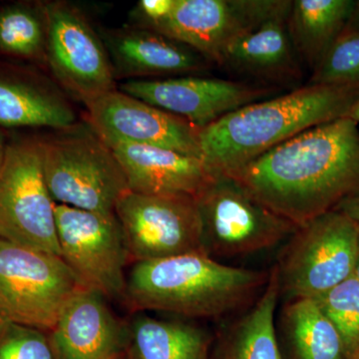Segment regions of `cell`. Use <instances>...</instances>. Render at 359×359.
Masks as SVG:
<instances>
[{
	"instance_id": "44dd1931",
	"label": "cell",
	"mask_w": 359,
	"mask_h": 359,
	"mask_svg": "<svg viewBox=\"0 0 359 359\" xmlns=\"http://www.w3.org/2000/svg\"><path fill=\"white\" fill-rule=\"evenodd\" d=\"M126 332L129 359H205L209 346L208 334L197 325L145 313H133Z\"/></svg>"
},
{
	"instance_id": "ffe728a7",
	"label": "cell",
	"mask_w": 359,
	"mask_h": 359,
	"mask_svg": "<svg viewBox=\"0 0 359 359\" xmlns=\"http://www.w3.org/2000/svg\"><path fill=\"white\" fill-rule=\"evenodd\" d=\"M354 0H292L287 27L302 63L311 72L351 20Z\"/></svg>"
},
{
	"instance_id": "4dcf8cb0",
	"label": "cell",
	"mask_w": 359,
	"mask_h": 359,
	"mask_svg": "<svg viewBox=\"0 0 359 359\" xmlns=\"http://www.w3.org/2000/svg\"><path fill=\"white\" fill-rule=\"evenodd\" d=\"M6 139H4V134L0 132V170L4 165V159H6Z\"/></svg>"
},
{
	"instance_id": "484cf974",
	"label": "cell",
	"mask_w": 359,
	"mask_h": 359,
	"mask_svg": "<svg viewBox=\"0 0 359 359\" xmlns=\"http://www.w3.org/2000/svg\"><path fill=\"white\" fill-rule=\"evenodd\" d=\"M309 83L359 87V32L346 28L311 72Z\"/></svg>"
},
{
	"instance_id": "83f0119b",
	"label": "cell",
	"mask_w": 359,
	"mask_h": 359,
	"mask_svg": "<svg viewBox=\"0 0 359 359\" xmlns=\"http://www.w3.org/2000/svg\"><path fill=\"white\" fill-rule=\"evenodd\" d=\"M175 0H141L132 11L134 25L154 30L173 9Z\"/></svg>"
},
{
	"instance_id": "f546056e",
	"label": "cell",
	"mask_w": 359,
	"mask_h": 359,
	"mask_svg": "<svg viewBox=\"0 0 359 359\" xmlns=\"http://www.w3.org/2000/svg\"><path fill=\"white\" fill-rule=\"evenodd\" d=\"M347 28L353 30V32H359V0L355 1V6H354Z\"/></svg>"
},
{
	"instance_id": "5bb4252c",
	"label": "cell",
	"mask_w": 359,
	"mask_h": 359,
	"mask_svg": "<svg viewBox=\"0 0 359 359\" xmlns=\"http://www.w3.org/2000/svg\"><path fill=\"white\" fill-rule=\"evenodd\" d=\"M86 121L107 145L153 146L202 158L199 128L118 89L87 107Z\"/></svg>"
},
{
	"instance_id": "9a60e30c",
	"label": "cell",
	"mask_w": 359,
	"mask_h": 359,
	"mask_svg": "<svg viewBox=\"0 0 359 359\" xmlns=\"http://www.w3.org/2000/svg\"><path fill=\"white\" fill-rule=\"evenodd\" d=\"M107 297L82 287L73 294L49 334L58 359H118L126 351V323Z\"/></svg>"
},
{
	"instance_id": "cb8c5ba5",
	"label": "cell",
	"mask_w": 359,
	"mask_h": 359,
	"mask_svg": "<svg viewBox=\"0 0 359 359\" xmlns=\"http://www.w3.org/2000/svg\"><path fill=\"white\" fill-rule=\"evenodd\" d=\"M45 2L14 4L0 8V52L46 63Z\"/></svg>"
},
{
	"instance_id": "ac0fdd59",
	"label": "cell",
	"mask_w": 359,
	"mask_h": 359,
	"mask_svg": "<svg viewBox=\"0 0 359 359\" xmlns=\"http://www.w3.org/2000/svg\"><path fill=\"white\" fill-rule=\"evenodd\" d=\"M290 4L287 0L280 11L231 45L222 66L264 83L301 81L302 63L287 27Z\"/></svg>"
},
{
	"instance_id": "8992f818",
	"label": "cell",
	"mask_w": 359,
	"mask_h": 359,
	"mask_svg": "<svg viewBox=\"0 0 359 359\" xmlns=\"http://www.w3.org/2000/svg\"><path fill=\"white\" fill-rule=\"evenodd\" d=\"M358 223L332 210L299 226L276 264L285 301L320 297L354 275Z\"/></svg>"
},
{
	"instance_id": "8fae6325",
	"label": "cell",
	"mask_w": 359,
	"mask_h": 359,
	"mask_svg": "<svg viewBox=\"0 0 359 359\" xmlns=\"http://www.w3.org/2000/svg\"><path fill=\"white\" fill-rule=\"evenodd\" d=\"M115 215L133 263L205 254L195 198L128 191L116 205Z\"/></svg>"
},
{
	"instance_id": "ba28073f",
	"label": "cell",
	"mask_w": 359,
	"mask_h": 359,
	"mask_svg": "<svg viewBox=\"0 0 359 359\" xmlns=\"http://www.w3.org/2000/svg\"><path fill=\"white\" fill-rule=\"evenodd\" d=\"M0 238L60 257L55 202L45 182L39 139L7 145L0 170Z\"/></svg>"
},
{
	"instance_id": "f1b7e54d",
	"label": "cell",
	"mask_w": 359,
	"mask_h": 359,
	"mask_svg": "<svg viewBox=\"0 0 359 359\" xmlns=\"http://www.w3.org/2000/svg\"><path fill=\"white\" fill-rule=\"evenodd\" d=\"M335 210L344 212L346 216L359 224V194L342 202Z\"/></svg>"
},
{
	"instance_id": "d4e9b609",
	"label": "cell",
	"mask_w": 359,
	"mask_h": 359,
	"mask_svg": "<svg viewBox=\"0 0 359 359\" xmlns=\"http://www.w3.org/2000/svg\"><path fill=\"white\" fill-rule=\"evenodd\" d=\"M314 301L337 328L346 359H351L359 348L358 278L351 276Z\"/></svg>"
},
{
	"instance_id": "52a82bcc",
	"label": "cell",
	"mask_w": 359,
	"mask_h": 359,
	"mask_svg": "<svg viewBox=\"0 0 359 359\" xmlns=\"http://www.w3.org/2000/svg\"><path fill=\"white\" fill-rule=\"evenodd\" d=\"M84 287L62 257L0 238V313L50 332L65 304Z\"/></svg>"
},
{
	"instance_id": "e575fe53",
	"label": "cell",
	"mask_w": 359,
	"mask_h": 359,
	"mask_svg": "<svg viewBox=\"0 0 359 359\" xmlns=\"http://www.w3.org/2000/svg\"><path fill=\"white\" fill-rule=\"evenodd\" d=\"M351 359H359V348L358 349V351H356V353H354V355Z\"/></svg>"
},
{
	"instance_id": "30bf717a",
	"label": "cell",
	"mask_w": 359,
	"mask_h": 359,
	"mask_svg": "<svg viewBox=\"0 0 359 359\" xmlns=\"http://www.w3.org/2000/svg\"><path fill=\"white\" fill-rule=\"evenodd\" d=\"M60 257L85 287L125 302L129 255L114 214L55 204Z\"/></svg>"
},
{
	"instance_id": "d590c367",
	"label": "cell",
	"mask_w": 359,
	"mask_h": 359,
	"mask_svg": "<svg viewBox=\"0 0 359 359\" xmlns=\"http://www.w3.org/2000/svg\"><path fill=\"white\" fill-rule=\"evenodd\" d=\"M118 359H129V358H128V356H127L126 353H125L124 354H123V355L121 356V358H118Z\"/></svg>"
},
{
	"instance_id": "d6986e66",
	"label": "cell",
	"mask_w": 359,
	"mask_h": 359,
	"mask_svg": "<svg viewBox=\"0 0 359 359\" xmlns=\"http://www.w3.org/2000/svg\"><path fill=\"white\" fill-rule=\"evenodd\" d=\"M68 96L57 84L0 76V125L62 130L77 123Z\"/></svg>"
},
{
	"instance_id": "9c48e42d",
	"label": "cell",
	"mask_w": 359,
	"mask_h": 359,
	"mask_svg": "<svg viewBox=\"0 0 359 359\" xmlns=\"http://www.w3.org/2000/svg\"><path fill=\"white\" fill-rule=\"evenodd\" d=\"M45 8L46 65L66 95L89 107L117 89L105 45L98 30L74 4L54 0L45 2Z\"/></svg>"
},
{
	"instance_id": "7402d4cb",
	"label": "cell",
	"mask_w": 359,
	"mask_h": 359,
	"mask_svg": "<svg viewBox=\"0 0 359 359\" xmlns=\"http://www.w3.org/2000/svg\"><path fill=\"white\" fill-rule=\"evenodd\" d=\"M280 299L276 266L266 287L229 330L226 359H283L276 334V309Z\"/></svg>"
},
{
	"instance_id": "277c9868",
	"label": "cell",
	"mask_w": 359,
	"mask_h": 359,
	"mask_svg": "<svg viewBox=\"0 0 359 359\" xmlns=\"http://www.w3.org/2000/svg\"><path fill=\"white\" fill-rule=\"evenodd\" d=\"M39 141L45 182L55 204L114 214L128 184L112 149L88 122L54 130Z\"/></svg>"
},
{
	"instance_id": "d6a6232c",
	"label": "cell",
	"mask_w": 359,
	"mask_h": 359,
	"mask_svg": "<svg viewBox=\"0 0 359 359\" xmlns=\"http://www.w3.org/2000/svg\"><path fill=\"white\" fill-rule=\"evenodd\" d=\"M354 276L359 280V224H358V257H356L355 271H354Z\"/></svg>"
},
{
	"instance_id": "4316f807",
	"label": "cell",
	"mask_w": 359,
	"mask_h": 359,
	"mask_svg": "<svg viewBox=\"0 0 359 359\" xmlns=\"http://www.w3.org/2000/svg\"><path fill=\"white\" fill-rule=\"evenodd\" d=\"M0 359H58L50 334L6 321L0 330Z\"/></svg>"
},
{
	"instance_id": "e0dca14e",
	"label": "cell",
	"mask_w": 359,
	"mask_h": 359,
	"mask_svg": "<svg viewBox=\"0 0 359 359\" xmlns=\"http://www.w3.org/2000/svg\"><path fill=\"white\" fill-rule=\"evenodd\" d=\"M121 165L129 191L149 196L196 198L214 178L202 158L170 149L110 144Z\"/></svg>"
},
{
	"instance_id": "3957f363",
	"label": "cell",
	"mask_w": 359,
	"mask_h": 359,
	"mask_svg": "<svg viewBox=\"0 0 359 359\" xmlns=\"http://www.w3.org/2000/svg\"><path fill=\"white\" fill-rule=\"evenodd\" d=\"M269 273L228 266L201 252L134 263L125 302L133 313L216 318L249 308Z\"/></svg>"
},
{
	"instance_id": "4fadbf2b",
	"label": "cell",
	"mask_w": 359,
	"mask_h": 359,
	"mask_svg": "<svg viewBox=\"0 0 359 359\" xmlns=\"http://www.w3.org/2000/svg\"><path fill=\"white\" fill-rule=\"evenodd\" d=\"M118 90L203 129L229 113L269 99L278 89L264 84L185 75L130 80L120 84Z\"/></svg>"
},
{
	"instance_id": "7a4b0ae2",
	"label": "cell",
	"mask_w": 359,
	"mask_h": 359,
	"mask_svg": "<svg viewBox=\"0 0 359 359\" xmlns=\"http://www.w3.org/2000/svg\"><path fill=\"white\" fill-rule=\"evenodd\" d=\"M359 87L308 84L229 113L200 129L201 157L215 174L231 175L292 137L346 117Z\"/></svg>"
},
{
	"instance_id": "2e32d148",
	"label": "cell",
	"mask_w": 359,
	"mask_h": 359,
	"mask_svg": "<svg viewBox=\"0 0 359 359\" xmlns=\"http://www.w3.org/2000/svg\"><path fill=\"white\" fill-rule=\"evenodd\" d=\"M97 30L109 55L116 80L196 75L212 65L191 47L140 26Z\"/></svg>"
},
{
	"instance_id": "1f68e13d",
	"label": "cell",
	"mask_w": 359,
	"mask_h": 359,
	"mask_svg": "<svg viewBox=\"0 0 359 359\" xmlns=\"http://www.w3.org/2000/svg\"><path fill=\"white\" fill-rule=\"evenodd\" d=\"M346 117L351 118V119H353V121H355L359 124V100L358 102L354 104L353 107L351 108V111H349Z\"/></svg>"
},
{
	"instance_id": "836d02e7",
	"label": "cell",
	"mask_w": 359,
	"mask_h": 359,
	"mask_svg": "<svg viewBox=\"0 0 359 359\" xmlns=\"http://www.w3.org/2000/svg\"><path fill=\"white\" fill-rule=\"evenodd\" d=\"M7 320H4V316L0 313V330H1L2 327H4V323H6Z\"/></svg>"
},
{
	"instance_id": "603a6c76",
	"label": "cell",
	"mask_w": 359,
	"mask_h": 359,
	"mask_svg": "<svg viewBox=\"0 0 359 359\" xmlns=\"http://www.w3.org/2000/svg\"><path fill=\"white\" fill-rule=\"evenodd\" d=\"M278 316L276 325L297 359H346L337 328L314 299L287 301Z\"/></svg>"
},
{
	"instance_id": "6da1fadb",
	"label": "cell",
	"mask_w": 359,
	"mask_h": 359,
	"mask_svg": "<svg viewBox=\"0 0 359 359\" xmlns=\"http://www.w3.org/2000/svg\"><path fill=\"white\" fill-rule=\"evenodd\" d=\"M229 176L301 226L359 194V124L344 117L318 125Z\"/></svg>"
},
{
	"instance_id": "7c38bea8",
	"label": "cell",
	"mask_w": 359,
	"mask_h": 359,
	"mask_svg": "<svg viewBox=\"0 0 359 359\" xmlns=\"http://www.w3.org/2000/svg\"><path fill=\"white\" fill-rule=\"evenodd\" d=\"M287 0H175L169 16L153 32L191 47L222 66L229 48Z\"/></svg>"
},
{
	"instance_id": "5b68a950",
	"label": "cell",
	"mask_w": 359,
	"mask_h": 359,
	"mask_svg": "<svg viewBox=\"0 0 359 359\" xmlns=\"http://www.w3.org/2000/svg\"><path fill=\"white\" fill-rule=\"evenodd\" d=\"M203 249L212 259L247 257L289 240L299 226L283 218L224 174L195 198Z\"/></svg>"
}]
</instances>
